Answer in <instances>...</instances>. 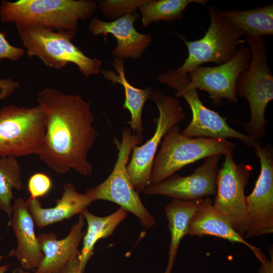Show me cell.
<instances>
[{"label":"cell","mask_w":273,"mask_h":273,"mask_svg":"<svg viewBox=\"0 0 273 273\" xmlns=\"http://www.w3.org/2000/svg\"><path fill=\"white\" fill-rule=\"evenodd\" d=\"M162 84L175 89V97H182L189 105L192 118L181 133L188 137H204L226 140L235 138L244 144L254 148L260 143L236 130L229 125L226 119L215 111L206 107L199 98L197 90L190 84L189 75H181L175 70L170 69L158 76Z\"/></svg>","instance_id":"cell-9"},{"label":"cell","mask_w":273,"mask_h":273,"mask_svg":"<svg viewBox=\"0 0 273 273\" xmlns=\"http://www.w3.org/2000/svg\"><path fill=\"white\" fill-rule=\"evenodd\" d=\"M258 273H273V257L271 260H267L263 264L259 270Z\"/></svg>","instance_id":"cell-31"},{"label":"cell","mask_w":273,"mask_h":273,"mask_svg":"<svg viewBox=\"0 0 273 273\" xmlns=\"http://www.w3.org/2000/svg\"><path fill=\"white\" fill-rule=\"evenodd\" d=\"M45 130L44 114L38 105L0 108V157L38 155Z\"/></svg>","instance_id":"cell-7"},{"label":"cell","mask_w":273,"mask_h":273,"mask_svg":"<svg viewBox=\"0 0 273 273\" xmlns=\"http://www.w3.org/2000/svg\"><path fill=\"white\" fill-rule=\"evenodd\" d=\"M222 15L246 38L262 37L273 34V5L254 9L224 10Z\"/></svg>","instance_id":"cell-23"},{"label":"cell","mask_w":273,"mask_h":273,"mask_svg":"<svg viewBox=\"0 0 273 273\" xmlns=\"http://www.w3.org/2000/svg\"><path fill=\"white\" fill-rule=\"evenodd\" d=\"M53 183L51 177L43 172H36L29 178L27 190L29 198L36 199L47 195L51 190Z\"/></svg>","instance_id":"cell-27"},{"label":"cell","mask_w":273,"mask_h":273,"mask_svg":"<svg viewBox=\"0 0 273 273\" xmlns=\"http://www.w3.org/2000/svg\"><path fill=\"white\" fill-rule=\"evenodd\" d=\"M149 99L157 106L159 116L155 118L156 127L153 135L144 144L132 149L127 171L135 190L144 192L151 184L152 167L159 145L166 133L184 120L186 115L177 99L168 96L163 90L153 89Z\"/></svg>","instance_id":"cell-10"},{"label":"cell","mask_w":273,"mask_h":273,"mask_svg":"<svg viewBox=\"0 0 273 273\" xmlns=\"http://www.w3.org/2000/svg\"><path fill=\"white\" fill-rule=\"evenodd\" d=\"M142 142V135L133 134L130 129L125 128L121 141L115 140L118 153L111 174L97 186L88 189L85 194L92 202L103 200L118 204L126 212L133 214L139 218L142 226L149 229L155 223L154 217L143 204L127 171L132 148Z\"/></svg>","instance_id":"cell-5"},{"label":"cell","mask_w":273,"mask_h":273,"mask_svg":"<svg viewBox=\"0 0 273 273\" xmlns=\"http://www.w3.org/2000/svg\"><path fill=\"white\" fill-rule=\"evenodd\" d=\"M84 217L80 214L77 221L72 226L68 235L58 240L52 232L37 236L44 258L34 273H61L67 264L80 254L79 243L85 231Z\"/></svg>","instance_id":"cell-16"},{"label":"cell","mask_w":273,"mask_h":273,"mask_svg":"<svg viewBox=\"0 0 273 273\" xmlns=\"http://www.w3.org/2000/svg\"><path fill=\"white\" fill-rule=\"evenodd\" d=\"M37 102L46 128L39 159L60 174L73 169L83 175L90 174L93 165L88 154L99 135L93 126L91 102L53 88L41 90Z\"/></svg>","instance_id":"cell-1"},{"label":"cell","mask_w":273,"mask_h":273,"mask_svg":"<svg viewBox=\"0 0 273 273\" xmlns=\"http://www.w3.org/2000/svg\"><path fill=\"white\" fill-rule=\"evenodd\" d=\"M139 18V14L135 13L126 14L111 22L94 17L90 20L88 29L93 35L111 34L115 37L117 44L112 55L116 58L135 59L142 55L152 41L150 35L140 33L134 28V23Z\"/></svg>","instance_id":"cell-15"},{"label":"cell","mask_w":273,"mask_h":273,"mask_svg":"<svg viewBox=\"0 0 273 273\" xmlns=\"http://www.w3.org/2000/svg\"><path fill=\"white\" fill-rule=\"evenodd\" d=\"M199 200L173 199L164 208L170 233L168 261L164 273H171L179 243L188 234L189 225L196 212Z\"/></svg>","instance_id":"cell-21"},{"label":"cell","mask_w":273,"mask_h":273,"mask_svg":"<svg viewBox=\"0 0 273 273\" xmlns=\"http://www.w3.org/2000/svg\"><path fill=\"white\" fill-rule=\"evenodd\" d=\"M16 26L29 57H37L46 66L57 69L73 63L86 77L101 72L102 62L87 57L72 42L75 33L35 25Z\"/></svg>","instance_id":"cell-3"},{"label":"cell","mask_w":273,"mask_h":273,"mask_svg":"<svg viewBox=\"0 0 273 273\" xmlns=\"http://www.w3.org/2000/svg\"><path fill=\"white\" fill-rule=\"evenodd\" d=\"M224 156V161L217 173L213 206L227 218L235 230L243 237L249 226L244 189L252 169L248 164H237L233 152H229Z\"/></svg>","instance_id":"cell-11"},{"label":"cell","mask_w":273,"mask_h":273,"mask_svg":"<svg viewBox=\"0 0 273 273\" xmlns=\"http://www.w3.org/2000/svg\"><path fill=\"white\" fill-rule=\"evenodd\" d=\"M21 169L17 158L0 157V210L11 218L13 189L22 187Z\"/></svg>","instance_id":"cell-25"},{"label":"cell","mask_w":273,"mask_h":273,"mask_svg":"<svg viewBox=\"0 0 273 273\" xmlns=\"http://www.w3.org/2000/svg\"><path fill=\"white\" fill-rule=\"evenodd\" d=\"M235 145L226 140L191 138L181 133L178 125L164 135L152 167L151 184L160 182L184 166L214 155L233 152Z\"/></svg>","instance_id":"cell-6"},{"label":"cell","mask_w":273,"mask_h":273,"mask_svg":"<svg viewBox=\"0 0 273 273\" xmlns=\"http://www.w3.org/2000/svg\"><path fill=\"white\" fill-rule=\"evenodd\" d=\"M249 48L240 46L236 55L227 62L213 67L198 66L189 73L190 84L196 89L207 92L213 103L218 105L225 99L237 103L236 86L240 75L251 62Z\"/></svg>","instance_id":"cell-12"},{"label":"cell","mask_w":273,"mask_h":273,"mask_svg":"<svg viewBox=\"0 0 273 273\" xmlns=\"http://www.w3.org/2000/svg\"><path fill=\"white\" fill-rule=\"evenodd\" d=\"M25 53V49L11 45L7 39L6 34L0 31V61L3 59L17 61Z\"/></svg>","instance_id":"cell-28"},{"label":"cell","mask_w":273,"mask_h":273,"mask_svg":"<svg viewBox=\"0 0 273 273\" xmlns=\"http://www.w3.org/2000/svg\"><path fill=\"white\" fill-rule=\"evenodd\" d=\"M112 65L117 73L106 69H102L101 73L106 79L110 81L112 83H119L123 86L125 93L123 108L130 112L131 119L128 123L130 129L135 134L142 135L144 131L142 118V111L153 89L150 87L145 89L138 88L129 83L125 74L124 60L115 58Z\"/></svg>","instance_id":"cell-20"},{"label":"cell","mask_w":273,"mask_h":273,"mask_svg":"<svg viewBox=\"0 0 273 273\" xmlns=\"http://www.w3.org/2000/svg\"><path fill=\"white\" fill-rule=\"evenodd\" d=\"M210 25L204 35L198 40L187 41L180 37L186 45L188 56L176 72L186 75L194 68L208 62L224 64L236 54L237 46L244 40V32L234 27L214 6L208 9Z\"/></svg>","instance_id":"cell-8"},{"label":"cell","mask_w":273,"mask_h":273,"mask_svg":"<svg viewBox=\"0 0 273 273\" xmlns=\"http://www.w3.org/2000/svg\"><path fill=\"white\" fill-rule=\"evenodd\" d=\"M206 0H147L139 9L142 25L147 27L153 22L172 21L183 19V12L191 3L205 5Z\"/></svg>","instance_id":"cell-24"},{"label":"cell","mask_w":273,"mask_h":273,"mask_svg":"<svg viewBox=\"0 0 273 273\" xmlns=\"http://www.w3.org/2000/svg\"><path fill=\"white\" fill-rule=\"evenodd\" d=\"M34 222L26 202L21 198L16 199L12 205L10 223L17 245L8 256L15 257L21 267L27 271L38 268L44 258L35 234Z\"/></svg>","instance_id":"cell-17"},{"label":"cell","mask_w":273,"mask_h":273,"mask_svg":"<svg viewBox=\"0 0 273 273\" xmlns=\"http://www.w3.org/2000/svg\"><path fill=\"white\" fill-rule=\"evenodd\" d=\"M97 3L84 0H3L0 4L2 23L35 25L76 33L79 20H86L97 11Z\"/></svg>","instance_id":"cell-2"},{"label":"cell","mask_w":273,"mask_h":273,"mask_svg":"<svg viewBox=\"0 0 273 273\" xmlns=\"http://www.w3.org/2000/svg\"><path fill=\"white\" fill-rule=\"evenodd\" d=\"M9 266L8 264L0 265V273H5L8 270Z\"/></svg>","instance_id":"cell-33"},{"label":"cell","mask_w":273,"mask_h":273,"mask_svg":"<svg viewBox=\"0 0 273 273\" xmlns=\"http://www.w3.org/2000/svg\"><path fill=\"white\" fill-rule=\"evenodd\" d=\"M260 160L261 170L252 193L246 196L249 226L243 237L273 232V149L270 144L254 148Z\"/></svg>","instance_id":"cell-13"},{"label":"cell","mask_w":273,"mask_h":273,"mask_svg":"<svg viewBox=\"0 0 273 273\" xmlns=\"http://www.w3.org/2000/svg\"><path fill=\"white\" fill-rule=\"evenodd\" d=\"M126 213L121 207L104 217L95 215L87 209L82 212L81 214L87 222V227L83 237L82 247L79 256L82 273H83L87 261L94 254L97 242L111 235L119 223L126 217Z\"/></svg>","instance_id":"cell-22"},{"label":"cell","mask_w":273,"mask_h":273,"mask_svg":"<svg viewBox=\"0 0 273 273\" xmlns=\"http://www.w3.org/2000/svg\"><path fill=\"white\" fill-rule=\"evenodd\" d=\"M19 87V83L11 78L0 77V100H4L13 94Z\"/></svg>","instance_id":"cell-29"},{"label":"cell","mask_w":273,"mask_h":273,"mask_svg":"<svg viewBox=\"0 0 273 273\" xmlns=\"http://www.w3.org/2000/svg\"><path fill=\"white\" fill-rule=\"evenodd\" d=\"M147 0H106L100 2L102 12L109 19L115 20L135 10Z\"/></svg>","instance_id":"cell-26"},{"label":"cell","mask_w":273,"mask_h":273,"mask_svg":"<svg viewBox=\"0 0 273 273\" xmlns=\"http://www.w3.org/2000/svg\"><path fill=\"white\" fill-rule=\"evenodd\" d=\"M60 199L51 208H43L38 199L29 198L26 201L28 210L39 228L68 219L81 214L92 202L85 194L80 193L71 183L65 184Z\"/></svg>","instance_id":"cell-19"},{"label":"cell","mask_w":273,"mask_h":273,"mask_svg":"<svg viewBox=\"0 0 273 273\" xmlns=\"http://www.w3.org/2000/svg\"><path fill=\"white\" fill-rule=\"evenodd\" d=\"M221 155L205 158L203 163L188 176L173 174L163 180L150 184L144 191L148 195H163L173 199L198 200L216 192V176Z\"/></svg>","instance_id":"cell-14"},{"label":"cell","mask_w":273,"mask_h":273,"mask_svg":"<svg viewBox=\"0 0 273 273\" xmlns=\"http://www.w3.org/2000/svg\"><path fill=\"white\" fill-rule=\"evenodd\" d=\"M61 273H82L79 256L71 260Z\"/></svg>","instance_id":"cell-30"},{"label":"cell","mask_w":273,"mask_h":273,"mask_svg":"<svg viewBox=\"0 0 273 273\" xmlns=\"http://www.w3.org/2000/svg\"><path fill=\"white\" fill-rule=\"evenodd\" d=\"M251 52L249 67L239 76L236 86L237 96L246 98L250 110V119L244 124L248 135L256 141L265 134V112L273 99V76L268 64L267 48L262 37H248Z\"/></svg>","instance_id":"cell-4"},{"label":"cell","mask_w":273,"mask_h":273,"mask_svg":"<svg viewBox=\"0 0 273 273\" xmlns=\"http://www.w3.org/2000/svg\"><path fill=\"white\" fill-rule=\"evenodd\" d=\"M12 273H31L29 271L25 270L22 269L21 267H18L15 268Z\"/></svg>","instance_id":"cell-32"},{"label":"cell","mask_w":273,"mask_h":273,"mask_svg":"<svg viewBox=\"0 0 273 273\" xmlns=\"http://www.w3.org/2000/svg\"><path fill=\"white\" fill-rule=\"evenodd\" d=\"M188 234L200 237L212 236L232 243H241L251 249L261 264L267 260L260 248L249 243L235 230L227 218L214 207L209 197L199 200L197 209L189 225Z\"/></svg>","instance_id":"cell-18"}]
</instances>
